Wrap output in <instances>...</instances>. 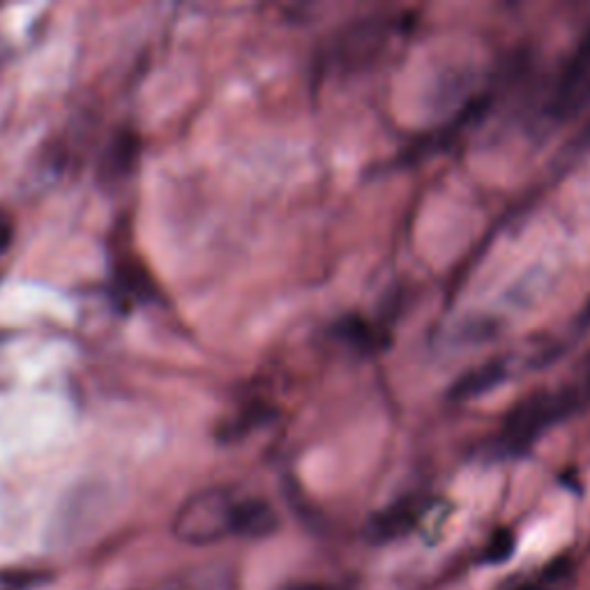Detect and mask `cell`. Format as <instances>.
I'll return each mask as SVG.
<instances>
[{
  "instance_id": "6da1fadb",
  "label": "cell",
  "mask_w": 590,
  "mask_h": 590,
  "mask_svg": "<svg viewBox=\"0 0 590 590\" xmlns=\"http://www.w3.org/2000/svg\"><path fill=\"white\" fill-rule=\"evenodd\" d=\"M590 404V376L553 390H535L506 415L496 450L500 457H524L540 438Z\"/></svg>"
},
{
  "instance_id": "7a4b0ae2",
  "label": "cell",
  "mask_w": 590,
  "mask_h": 590,
  "mask_svg": "<svg viewBox=\"0 0 590 590\" xmlns=\"http://www.w3.org/2000/svg\"><path fill=\"white\" fill-rule=\"evenodd\" d=\"M238 498L231 489L213 487L187 498L173 519V535L185 544L203 547L233 535Z\"/></svg>"
},
{
  "instance_id": "3957f363",
  "label": "cell",
  "mask_w": 590,
  "mask_h": 590,
  "mask_svg": "<svg viewBox=\"0 0 590 590\" xmlns=\"http://www.w3.org/2000/svg\"><path fill=\"white\" fill-rule=\"evenodd\" d=\"M590 107V32L565 60L549 95L547 111L556 120H569Z\"/></svg>"
},
{
  "instance_id": "277c9868",
  "label": "cell",
  "mask_w": 590,
  "mask_h": 590,
  "mask_svg": "<svg viewBox=\"0 0 590 590\" xmlns=\"http://www.w3.org/2000/svg\"><path fill=\"white\" fill-rule=\"evenodd\" d=\"M279 528V515L268 500L259 496H242L238 498L233 519V535L247 537V540H263L277 533Z\"/></svg>"
},
{
  "instance_id": "5b68a950",
  "label": "cell",
  "mask_w": 590,
  "mask_h": 590,
  "mask_svg": "<svg viewBox=\"0 0 590 590\" xmlns=\"http://www.w3.org/2000/svg\"><path fill=\"white\" fill-rule=\"evenodd\" d=\"M507 376H510V360L507 357H496L491 362H484V365L471 369V372L459 378L457 383L450 388V399L466 401V399L480 397L487 390L503 383Z\"/></svg>"
},
{
  "instance_id": "8992f818",
  "label": "cell",
  "mask_w": 590,
  "mask_h": 590,
  "mask_svg": "<svg viewBox=\"0 0 590 590\" xmlns=\"http://www.w3.org/2000/svg\"><path fill=\"white\" fill-rule=\"evenodd\" d=\"M141 150V141L134 132H120L109 145L104 160H101V176L107 181H118V178L129 176L134 169Z\"/></svg>"
},
{
  "instance_id": "52a82bcc",
  "label": "cell",
  "mask_w": 590,
  "mask_h": 590,
  "mask_svg": "<svg viewBox=\"0 0 590 590\" xmlns=\"http://www.w3.org/2000/svg\"><path fill=\"white\" fill-rule=\"evenodd\" d=\"M116 286L118 293L128 300H148L157 298V286H154L153 277L145 270V266L136 259H125L120 266L116 268Z\"/></svg>"
},
{
  "instance_id": "ba28073f",
  "label": "cell",
  "mask_w": 590,
  "mask_h": 590,
  "mask_svg": "<svg viewBox=\"0 0 590 590\" xmlns=\"http://www.w3.org/2000/svg\"><path fill=\"white\" fill-rule=\"evenodd\" d=\"M420 515L422 507L418 506V503H399V506H392L390 510L374 516V522L369 524V535H372L376 542L404 535V533L418 522V516Z\"/></svg>"
},
{
  "instance_id": "9c48e42d",
  "label": "cell",
  "mask_w": 590,
  "mask_h": 590,
  "mask_svg": "<svg viewBox=\"0 0 590 590\" xmlns=\"http://www.w3.org/2000/svg\"><path fill=\"white\" fill-rule=\"evenodd\" d=\"M332 335L344 344L353 346L356 351H376V348H381V337H376V330L365 319H357V316H346V319L337 321Z\"/></svg>"
},
{
  "instance_id": "30bf717a",
  "label": "cell",
  "mask_w": 590,
  "mask_h": 590,
  "mask_svg": "<svg viewBox=\"0 0 590 590\" xmlns=\"http://www.w3.org/2000/svg\"><path fill=\"white\" fill-rule=\"evenodd\" d=\"M516 549V537L512 531H496L494 537L489 540V547H487V556L484 560L491 565H500L506 563V560L512 559V553Z\"/></svg>"
},
{
  "instance_id": "8fae6325",
  "label": "cell",
  "mask_w": 590,
  "mask_h": 590,
  "mask_svg": "<svg viewBox=\"0 0 590 590\" xmlns=\"http://www.w3.org/2000/svg\"><path fill=\"white\" fill-rule=\"evenodd\" d=\"M14 238V224L5 213H0V251H5Z\"/></svg>"
},
{
  "instance_id": "7c38bea8",
  "label": "cell",
  "mask_w": 590,
  "mask_h": 590,
  "mask_svg": "<svg viewBox=\"0 0 590 590\" xmlns=\"http://www.w3.org/2000/svg\"><path fill=\"white\" fill-rule=\"evenodd\" d=\"M279 590H330L328 586L316 584V581H295V584H286Z\"/></svg>"
},
{
  "instance_id": "4fadbf2b",
  "label": "cell",
  "mask_w": 590,
  "mask_h": 590,
  "mask_svg": "<svg viewBox=\"0 0 590 590\" xmlns=\"http://www.w3.org/2000/svg\"><path fill=\"white\" fill-rule=\"evenodd\" d=\"M579 323H581V325H590V300H588V303H586V307L581 309Z\"/></svg>"
}]
</instances>
